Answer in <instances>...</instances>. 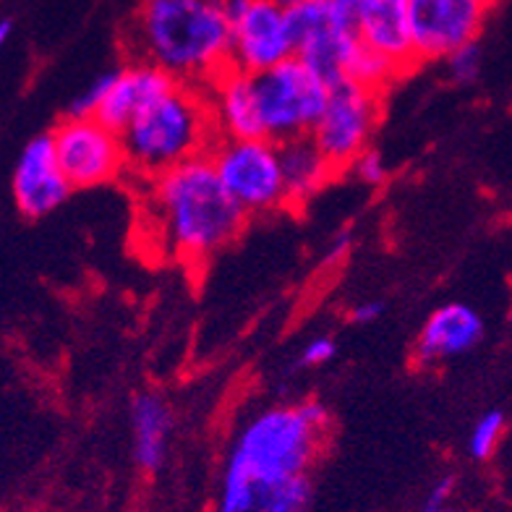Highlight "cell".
Segmentation results:
<instances>
[{"label": "cell", "instance_id": "cell-4", "mask_svg": "<svg viewBox=\"0 0 512 512\" xmlns=\"http://www.w3.org/2000/svg\"><path fill=\"white\" fill-rule=\"evenodd\" d=\"M128 173L152 178L207 157L217 144L207 89L176 84L123 131Z\"/></svg>", "mask_w": 512, "mask_h": 512}, {"label": "cell", "instance_id": "cell-23", "mask_svg": "<svg viewBox=\"0 0 512 512\" xmlns=\"http://www.w3.org/2000/svg\"><path fill=\"white\" fill-rule=\"evenodd\" d=\"M351 170L358 176V181L369 183V186H379L387 181V162L377 149H366L364 155L353 162Z\"/></svg>", "mask_w": 512, "mask_h": 512}, {"label": "cell", "instance_id": "cell-6", "mask_svg": "<svg viewBox=\"0 0 512 512\" xmlns=\"http://www.w3.org/2000/svg\"><path fill=\"white\" fill-rule=\"evenodd\" d=\"M207 157L230 199L249 217L288 207L280 144L270 139H217Z\"/></svg>", "mask_w": 512, "mask_h": 512}, {"label": "cell", "instance_id": "cell-13", "mask_svg": "<svg viewBox=\"0 0 512 512\" xmlns=\"http://www.w3.org/2000/svg\"><path fill=\"white\" fill-rule=\"evenodd\" d=\"M353 27L358 40L384 55L400 74L418 63L413 50L411 0H358L353 8Z\"/></svg>", "mask_w": 512, "mask_h": 512}, {"label": "cell", "instance_id": "cell-26", "mask_svg": "<svg viewBox=\"0 0 512 512\" xmlns=\"http://www.w3.org/2000/svg\"><path fill=\"white\" fill-rule=\"evenodd\" d=\"M382 314H384L382 301H361V304L353 309L351 317L356 324H371V322H377Z\"/></svg>", "mask_w": 512, "mask_h": 512}, {"label": "cell", "instance_id": "cell-9", "mask_svg": "<svg viewBox=\"0 0 512 512\" xmlns=\"http://www.w3.org/2000/svg\"><path fill=\"white\" fill-rule=\"evenodd\" d=\"M230 66L264 74L296 58L288 8L280 0H228Z\"/></svg>", "mask_w": 512, "mask_h": 512}, {"label": "cell", "instance_id": "cell-1", "mask_svg": "<svg viewBox=\"0 0 512 512\" xmlns=\"http://www.w3.org/2000/svg\"><path fill=\"white\" fill-rule=\"evenodd\" d=\"M126 42L134 61L209 87L230 68L228 0H136Z\"/></svg>", "mask_w": 512, "mask_h": 512}, {"label": "cell", "instance_id": "cell-10", "mask_svg": "<svg viewBox=\"0 0 512 512\" xmlns=\"http://www.w3.org/2000/svg\"><path fill=\"white\" fill-rule=\"evenodd\" d=\"M50 136L71 189L102 186L128 170L123 136L97 118H66Z\"/></svg>", "mask_w": 512, "mask_h": 512}, {"label": "cell", "instance_id": "cell-12", "mask_svg": "<svg viewBox=\"0 0 512 512\" xmlns=\"http://www.w3.org/2000/svg\"><path fill=\"white\" fill-rule=\"evenodd\" d=\"M71 183L63 176L55 155L53 136L42 134L24 147L14 170V202L29 220L50 215L71 194Z\"/></svg>", "mask_w": 512, "mask_h": 512}, {"label": "cell", "instance_id": "cell-8", "mask_svg": "<svg viewBox=\"0 0 512 512\" xmlns=\"http://www.w3.org/2000/svg\"><path fill=\"white\" fill-rule=\"evenodd\" d=\"M382 118V95L353 81H337L330 87V97L311 131L317 144L337 173L351 170L353 162L371 149V136Z\"/></svg>", "mask_w": 512, "mask_h": 512}, {"label": "cell", "instance_id": "cell-24", "mask_svg": "<svg viewBox=\"0 0 512 512\" xmlns=\"http://www.w3.org/2000/svg\"><path fill=\"white\" fill-rule=\"evenodd\" d=\"M332 358H335V340L327 335H317L311 337L309 343L304 345V351L298 356V366H304V369H317V366L330 364Z\"/></svg>", "mask_w": 512, "mask_h": 512}, {"label": "cell", "instance_id": "cell-3", "mask_svg": "<svg viewBox=\"0 0 512 512\" xmlns=\"http://www.w3.org/2000/svg\"><path fill=\"white\" fill-rule=\"evenodd\" d=\"M330 432V411L317 400L270 405L238 426L223 473L264 481L311 476Z\"/></svg>", "mask_w": 512, "mask_h": 512}, {"label": "cell", "instance_id": "cell-17", "mask_svg": "<svg viewBox=\"0 0 512 512\" xmlns=\"http://www.w3.org/2000/svg\"><path fill=\"white\" fill-rule=\"evenodd\" d=\"M204 89L220 139H264L251 74L230 66Z\"/></svg>", "mask_w": 512, "mask_h": 512}, {"label": "cell", "instance_id": "cell-14", "mask_svg": "<svg viewBox=\"0 0 512 512\" xmlns=\"http://www.w3.org/2000/svg\"><path fill=\"white\" fill-rule=\"evenodd\" d=\"M178 81L170 79L165 71L142 61H131L128 66L110 71L108 95L97 110V121L123 134L131 123L155 105L162 95H168Z\"/></svg>", "mask_w": 512, "mask_h": 512}, {"label": "cell", "instance_id": "cell-28", "mask_svg": "<svg viewBox=\"0 0 512 512\" xmlns=\"http://www.w3.org/2000/svg\"><path fill=\"white\" fill-rule=\"evenodd\" d=\"M337 3H340V6L348 8V11H351V14H353V8L358 6V0H337Z\"/></svg>", "mask_w": 512, "mask_h": 512}, {"label": "cell", "instance_id": "cell-18", "mask_svg": "<svg viewBox=\"0 0 512 512\" xmlns=\"http://www.w3.org/2000/svg\"><path fill=\"white\" fill-rule=\"evenodd\" d=\"M173 413L157 392H139L131 400V439L134 460L147 473L160 471L168 455Z\"/></svg>", "mask_w": 512, "mask_h": 512}, {"label": "cell", "instance_id": "cell-22", "mask_svg": "<svg viewBox=\"0 0 512 512\" xmlns=\"http://www.w3.org/2000/svg\"><path fill=\"white\" fill-rule=\"evenodd\" d=\"M108 87H110V71L108 74L97 76V79L92 81L84 92L76 95V100L71 102V108H68V118H95L102 100H105V95H108Z\"/></svg>", "mask_w": 512, "mask_h": 512}, {"label": "cell", "instance_id": "cell-29", "mask_svg": "<svg viewBox=\"0 0 512 512\" xmlns=\"http://www.w3.org/2000/svg\"><path fill=\"white\" fill-rule=\"evenodd\" d=\"M421 512H463V510H455V507H445V510H432V507H421Z\"/></svg>", "mask_w": 512, "mask_h": 512}, {"label": "cell", "instance_id": "cell-27", "mask_svg": "<svg viewBox=\"0 0 512 512\" xmlns=\"http://www.w3.org/2000/svg\"><path fill=\"white\" fill-rule=\"evenodd\" d=\"M11 32H14V21L0 19V53H3V48H6L8 40H11Z\"/></svg>", "mask_w": 512, "mask_h": 512}, {"label": "cell", "instance_id": "cell-11", "mask_svg": "<svg viewBox=\"0 0 512 512\" xmlns=\"http://www.w3.org/2000/svg\"><path fill=\"white\" fill-rule=\"evenodd\" d=\"M492 0H411L416 61H447L455 50L479 40Z\"/></svg>", "mask_w": 512, "mask_h": 512}, {"label": "cell", "instance_id": "cell-2", "mask_svg": "<svg viewBox=\"0 0 512 512\" xmlns=\"http://www.w3.org/2000/svg\"><path fill=\"white\" fill-rule=\"evenodd\" d=\"M152 236L178 262L202 264L241 236L246 212L217 178L209 157L147 181Z\"/></svg>", "mask_w": 512, "mask_h": 512}, {"label": "cell", "instance_id": "cell-19", "mask_svg": "<svg viewBox=\"0 0 512 512\" xmlns=\"http://www.w3.org/2000/svg\"><path fill=\"white\" fill-rule=\"evenodd\" d=\"M280 162H283L288 207L293 209L311 202L337 176V170L319 152L317 144L311 142V136L280 144Z\"/></svg>", "mask_w": 512, "mask_h": 512}, {"label": "cell", "instance_id": "cell-20", "mask_svg": "<svg viewBox=\"0 0 512 512\" xmlns=\"http://www.w3.org/2000/svg\"><path fill=\"white\" fill-rule=\"evenodd\" d=\"M505 434V413L489 411L473 424L471 437H468V452L473 460H489L497 450L499 439Z\"/></svg>", "mask_w": 512, "mask_h": 512}, {"label": "cell", "instance_id": "cell-7", "mask_svg": "<svg viewBox=\"0 0 512 512\" xmlns=\"http://www.w3.org/2000/svg\"><path fill=\"white\" fill-rule=\"evenodd\" d=\"M288 19L298 61L317 71L330 87L348 79L361 50L351 11L337 0H301L288 6Z\"/></svg>", "mask_w": 512, "mask_h": 512}, {"label": "cell", "instance_id": "cell-16", "mask_svg": "<svg viewBox=\"0 0 512 512\" xmlns=\"http://www.w3.org/2000/svg\"><path fill=\"white\" fill-rule=\"evenodd\" d=\"M311 476L293 481H264L223 473L217 512H309Z\"/></svg>", "mask_w": 512, "mask_h": 512}, {"label": "cell", "instance_id": "cell-5", "mask_svg": "<svg viewBox=\"0 0 512 512\" xmlns=\"http://www.w3.org/2000/svg\"><path fill=\"white\" fill-rule=\"evenodd\" d=\"M251 79L264 139L285 144L311 136L330 97V84L317 71L290 58L264 74H251Z\"/></svg>", "mask_w": 512, "mask_h": 512}, {"label": "cell", "instance_id": "cell-31", "mask_svg": "<svg viewBox=\"0 0 512 512\" xmlns=\"http://www.w3.org/2000/svg\"><path fill=\"white\" fill-rule=\"evenodd\" d=\"M510 317H512V309H510Z\"/></svg>", "mask_w": 512, "mask_h": 512}, {"label": "cell", "instance_id": "cell-25", "mask_svg": "<svg viewBox=\"0 0 512 512\" xmlns=\"http://www.w3.org/2000/svg\"><path fill=\"white\" fill-rule=\"evenodd\" d=\"M452 489H455V479H452V476L437 479L432 484V489H429V494H426L424 507H432V510H445V507H450L447 502H450L452 497Z\"/></svg>", "mask_w": 512, "mask_h": 512}, {"label": "cell", "instance_id": "cell-21", "mask_svg": "<svg viewBox=\"0 0 512 512\" xmlns=\"http://www.w3.org/2000/svg\"><path fill=\"white\" fill-rule=\"evenodd\" d=\"M481 61H484V55H481L479 42H471V45L455 50L447 58V74H450L452 81H458V84H473L481 74Z\"/></svg>", "mask_w": 512, "mask_h": 512}, {"label": "cell", "instance_id": "cell-30", "mask_svg": "<svg viewBox=\"0 0 512 512\" xmlns=\"http://www.w3.org/2000/svg\"><path fill=\"white\" fill-rule=\"evenodd\" d=\"M280 3H283V6L288 8V6H296V3H301V0H280Z\"/></svg>", "mask_w": 512, "mask_h": 512}, {"label": "cell", "instance_id": "cell-15", "mask_svg": "<svg viewBox=\"0 0 512 512\" xmlns=\"http://www.w3.org/2000/svg\"><path fill=\"white\" fill-rule=\"evenodd\" d=\"M484 337V319L468 304H445L429 314L413 345V356L421 366H434L447 358L473 351Z\"/></svg>", "mask_w": 512, "mask_h": 512}]
</instances>
